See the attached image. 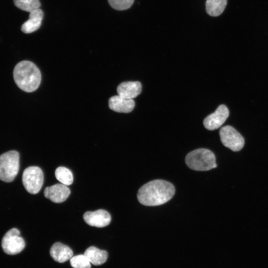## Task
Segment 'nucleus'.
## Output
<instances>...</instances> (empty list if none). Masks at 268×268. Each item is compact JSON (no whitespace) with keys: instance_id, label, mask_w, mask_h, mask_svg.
<instances>
[{"instance_id":"14","label":"nucleus","mask_w":268,"mask_h":268,"mask_svg":"<svg viewBox=\"0 0 268 268\" xmlns=\"http://www.w3.org/2000/svg\"><path fill=\"white\" fill-rule=\"evenodd\" d=\"M50 253L54 260L60 263L70 260L73 256L72 250L60 242H56L52 245Z\"/></svg>"},{"instance_id":"13","label":"nucleus","mask_w":268,"mask_h":268,"mask_svg":"<svg viewBox=\"0 0 268 268\" xmlns=\"http://www.w3.org/2000/svg\"><path fill=\"white\" fill-rule=\"evenodd\" d=\"M117 90L119 95L133 99L140 93L141 84L138 81H125L118 85Z\"/></svg>"},{"instance_id":"18","label":"nucleus","mask_w":268,"mask_h":268,"mask_svg":"<svg viewBox=\"0 0 268 268\" xmlns=\"http://www.w3.org/2000/svg\"><path fill=\"white\" fill-rule=\"evenodd\" d=\"M15 5L18 8L30 12L39 8L41 3L39 0H13Z\"/></svg>"},{"instance_id":"12","label":"nucleus","mask_w":268,"mask_h":268,"mask_svg":"<svg viewBox=\"0 0 268 268\" xmlns=\"http://www.w3.org/2000/svg\"><path fill=\"white\" fill-rule=\"evenodd\" d=\"M44 13L42 9L37 8L30 12L29 19L21 26V31L26 34L33 32L41 26Z\"/></svg>"},{"instance_id":"16","label":"nucleus","mask_w":268,"mask_h":268,"mask_svg":"<svg viewBox=\"0 0 268 268\" xmlns=\"http://www.w3.org/2000/svg\"><path fill=\"white\" fill-rule=\"evenodd\" d=\"M227 2V0H206V12L210 16H218L223 12Z\"/></svg>"},{"instance_id":"19","label":"nucleus","mask_w":268,"mask_h":268,"mask_svg":"<svg viewBox=\"0 0 268 268\" xmlns=\"http://www.w3.org/2000/svg\"><path fill=\"white\" fill-rule=\"evenodd\" d=\"M70 264L73 268H91L90 262L84 254L72 257L70 259Z\"/></svg>"},{"instance_id":"10","label":"nucleus","mask_w":268,"mask_h":268,"mask_svg":"<svg viewBox=\"0 0 268 268\" xmlns=\"http://www.w3.org/2000/svg\"><path fill=\"white\" fill-rule=\"evenodd\" d=\"M70 191L67 186L63 184H56L45 188V197L56 203L65 201L70 195Z\"/></svg>"},{"instance_id":"17","label":"nucleus","mask_w":268,"mask_h":268,"mask_svg":"<svg viewBox=\"0 0 268 268\" xmlns=\"http://www.w3.org/2000/svg\"><path fill=\"white\" fill-rule=\"evenodd\" d=\"M55 176L59 182L66 186L70 185L73 182L72 173L66 167L63 166L58 167L55 171Z\"/></svg>"},{"instance_id":"7","label":"nucleus","mask_w":268,"mask_h":268,"mask_svg":"<svg viewBox=\"0 0 268 268\" xmlns=\"http://www.w3.org/2000/svg\"><path fill=\"white\" fill-rule=\"evenodd\" d=\"M219 135L223 145L234 152L241 150L244 147V137L231 126L222 127L219 131Z\"/></svg>"},{"instance_id":"1","label":"nucleus","mask_w":268,"mask_h":268,"mask_svg":"<svg viewBox=\"0 0 268 268\" xmlns=\"http://www.w3.org/2000/svg\"><path fill=\"white\" fill-rule=\"evenodd\" d=\"M175 189L170 182L161 179L150 181L141 186L137 193L138 201L146 206L163 204L174 196Z\"/></svg>"},{"instance_id":"15","label":"nucleus","mask_w":268,"mask_h":268,"mask_svg":"<svg viewBox=\"0 0 268 268\" xmlns=\"http://www.w3.org/2000/svg\"><path fill=\"white\" fill-rule=\"evenodd\" d=\"M84 255L90 263L95 266L102 265L106 262L108 258V253L106 251L100 250L94 246L88 248Z\"/></svg>"},{"instance_id":"8","label":"nucleus","mask_w":268,"mask_h":268,"mask_svg":"<svg viewBox=\"0 0 268 268\" xmlns=\"http://www.w3.org/2000/svg\"><path fill=\"white\" fill-rule=\"evenodd\" d=\"M229 112L224 105H220L213 113L207 116L203 120L204 127L208 130H214L225 122L229 116Z\"/></svg>"},{"instance_id":"20","label":"nucleus","mask_w":268,"mask_h":268,"mask_svg":"<svg viewBox=\"0 0 268 268\" xmlns=\"http://www.w3.org/2000/svg\"><path fill=\"white\" fill-rule=\"evenodd\" d=\"M110 6L118 10H124L131 7L134 0H108Z\"/></svg>"},{"instance_id":"11","label":"nucleus","mask_w":268,"mask_h":268,"mask_svg":"<svg viewBox=\"0 0 268 268\" xmlns=\"http://www.w3.org/2000/svg\"><path fill=\"white\" fill-rule=\"evenodd\" d=\"M108 104L110 109L114 111L125 113L132 111L135 106L133 99H127L119 95L111 97Z\"/></svg>"},{"instance_id":"2","label":"nucleus","mask_w":268,"mask_h":268,"mask_svg":"<svg viewBox=\"0 0 268 268\" xmlns=\"http://www.w3.org/2000/svg\"><path fill=\"white\" fill-rule=\"evenodd\" d=\"M13 78L18 87L21 90L31 92L39 86L41 81V72L37 67L29 61H21L15 66Z\"/></svg>"},{"instance_id":"9","label":"nucleus","mask_w":268,"mask_h":268,"mask_svg":"<svg viewBox=\"0 0 268 268\" xmlns=\"http://www.w3.org/2000/svg\"><path fill=\"white\" fill-rule=\"evenodd\" d=\"M83 219L88 225L97 227H103L109 225L111 220L110 213L104 209L87 211L83 214Z\"/></svg>"},{"instance_id":"4","label":"nucleus","mask_w":268,"mask_h":268,"mask_svg":"<svg viewBox=\"0 0 268 268\" xmlns=\"http://www.w3.org/2000/svg\"><path fill=\"white\" fill-rule=\"evenodd\" d=\"M19 169V155L10 150L0 155V179L5 182H12Z\"/></svg>"},{"instance_id":"3","label":"nucleus","mask_w":268,"mask_h":268,"mask_svg":"<svg viewBox=\"0 0 268 268\" xmlns=\"http://www.w3.org/2000/svg\"><path fill=\"white\" fill-rule=\"evenodd\" d=\"M185 162L190 169L196 171H208L217 167L214 154L206 148H198L189 152Z\"/></svg>"},{"instance_id":"5","label":"nucleus","mask_w":268,"mask_h":268,"mask_svg":"<svg viewBox=\"0 0 268 268\" xmlns=\"http://www.w3.org/2000/svg\"><path fill=\"white\" fill-rule=\"evenodd\" d=\"M22 180L26 191L31 194H37L41 190L44 182V174L41 169L37 166H30L23 171Z\"/></svg>"},{"instance_id":"6","label":"nucleus","mask_w":268,"mask_h":268,"mask_svg":"<svg viewBox=\"0 0 268 268\" xmlns=\"http://www.w3.org/2000/svg\"><path fill=\"white\" fill-rule=\"evenodd\" d=\"M20 235L19 230L14 228L10 229L5 234L1 241V247L6 254L16 255L23 250L25 243Z\"/></svg>"}]
</instances>
